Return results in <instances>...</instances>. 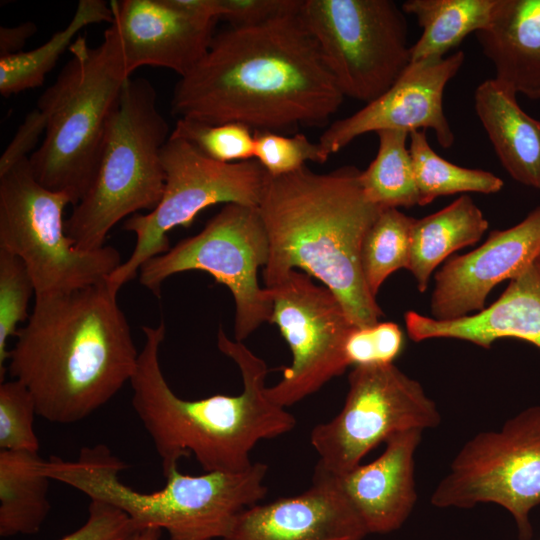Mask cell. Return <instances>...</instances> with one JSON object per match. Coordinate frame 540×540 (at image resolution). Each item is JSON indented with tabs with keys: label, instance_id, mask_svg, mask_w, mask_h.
<instances>
[{
	"label": "cell",
	"instance_id": "37",
	"mask_svg": "<svg viewBox=\"0 0 540 540\" xmlns=\"http://www.w3.org/2000/svg\"><path fill=\"white\" fill-rule=\"evenodd\" d=\"M33 22H24L13 27L0 28V57L22 52L27 40L36 32Z\"/></svg>",
	"mask_w": 540,
	"mask_h": 540
},
{
	"label": "cell",
	"instance_id": "17",
	"mask_svg": "<svg viewBox=\"0 0 540 540\" xmlns=\"http://www.w3.org/2000/svg\"><path fill=\"white\" fill-rule=\"evenodd\" d=\"M540 251V206L521 222L493 230L475 250L449 259L435 275L431 317L455 320L485 309L491 290L518 275Z\"/></svg>",
	"mask_w": 540,
	"mask_h": 540
},
{
	"label": "cell",
	"instance_id": "31",
	"mask_svg": "<svg viewBox=\"0 0 540 540\" xmlns=\"http://www.w3.org/2000/svg\"><path fill=\"white\" fill-rule=\"evenodd\" d=\"M35 288L24 262L0 248V381L7 371V341L16 336L17 325L28 320V304Z\"/></svg>",
	"mask_w": 540,
	"mask_h": 540
},
{
	"label": "cell",
	"instance_id": "19",
	"mask_svg": "<svg viewBox=\"0 0 540 540\" xmlns=\"http://www.w3.org/2000/svg\"><path fill=\"white\" fill-rule=\"evenodd\" d=\"M422 432L395 434L375 460L334 476L368 534L399 529L413 511L417 502L415 453Z\"/></svg>",
	"mask_w": 540,
	"mask_h": 540
},
{
	"label": "cell",
	"instance_id": "2",
	"mask_svg": "<svg viewBox=\"0 0 540 540\" xmlns=\"http://www.w3.org/2000/svg\"><path fill=\"white\" fill-rule=\"evenodd\" d=\"M117 294L106 280L35 296L9 350L7 371L29 389L38 416L77 423L130 382L139 353Z\"/></svg>",
	"mask_w": 540,
	"mask_h": 540
},
{
	"label": "cell",
	"instance_id": "11",
	"mask_svg": "<svg viewBox=\"0 0 540 540\" xmlns=\"http://www.w3.org/2000/svg\"><path fill=\"white\" fill-rule=\"evenodd\" d=\"M269 257V241L257 207L226 204L196 235L178 242L139 269V282L160 297L161 285L174 274L203 271L226 286L235 302V340L242 342L269 322L272 299L257 279Z\"/></svg>",
	"mask_w": 540,
	"mask_h": 540
},
{
	"label": "cell",
	"instance_id": "20",
	"mask_svg": "<svg viewBox=\"0 0 540 540\" xmlns=\"http://www.w3.org/2000/svg\"><path fill=\"white\" fill-rule=\"evenodd\" d=\"M404 320L415 342L449 338L488 349L498 339L516 338L540 349V251L483 311L448 321L408 311Z\"/></svg>",
	"mask_w": 540,
	"mask_h": 540
},
{
	"label": "cell",
	"instance_id": "14",
	"mask_svg": "<svg viewBox=\"0 0 540 540\" xmlns=\"http://www.w3.org/2000/svg\"><path fill=\"white\" fill-rule=\"evenodd\" d=\"M267 289L273 304L269 322L278 326L292 353L291 365L267 394L286 408L345 372L350 366L345 343L356 326L338 298L306 273L291 270Z\"/></svg>",
	"mask_w": 540,
	"mask_h": 540
},
{
	"label": "cell",
	"instance_id": "16",
	"mask_svg": "<svg viewBox=\"0 0 540 540\" xmlns=\"http://www.w3.org/2000/svg\"><path fill=\"white\" fill-rule=\"evenodd\" d=\"M115 38L129 75L143 66L170 69L180 77L206 54L218 20L195 15L175 0H111Z\"/></svg>",
	"mask_w": 540,
	"mask_h": 540
},
{
	"label": "cell",
	"instance_id": "1",
	"mask_svg": "<svg viewBox=\"0 0 540 540\" xmlns=\"http://www.w3.org/2000/svg\"><path fill=\"white\" fill-rule=\"evenodd\" d=\"M300 10L215 34L203 58L176 83L171 113L277 133L326 125L345 97Z\"/></svg>",
	"mask_w": 540,
	"mask_h": 540
},
{
	"label": "cell",
	"instance_id": "23",
	"mask_svg": "<svg viewBox=\"0 0 540 540\" xmlns=\"http://www.w3.org/2000/svg\"><path fill=\"white\" fill-rule=\"evenodd\" d=\"M488 227L481 209L466 194L433 214L414 219L408 270L418 290L424 293L439 264L455 251L477 243Z\"/></svg>",
	"mask_w": 540,
	"mask_h": 540
},
{
	"label": "cell",
	"instance_id": "26",
	"mask_svg": "<svg viewBox=\"0 0 540 540\" xmlns=\"http://www.w3.org/2000/svg\"><path fill=\"white\" fill-rule=\"evenodd\" d=\"M112 20L109 2L80 0L67 26L45 43L33 50L0 57V94L9 97L42 86L47 74L83 28L104 22L111 24Z\"/></svg>",
	"mask_w": 540,
	"mask_h": 540
},
{
	"label": "cell",
	"instance_id": "29",
	"mask_svg": "<svg viewBox=\"0 0 540 540\" xmlns=\"http://www.w3.org/2000/svg\"><path fill=\"white\" fill-rule=\"evenodd\" d=\"M414 219L399 209H383L367 231L361 247V266L373 296L376 297L389 275L409 269L410 230Z\"/></svg>",
	"mask_w": 540,
	"mask_h": 540
},
{
	"label": "cell",
	"instance_id": "27",
	"mask_svg": "<svg viewBox=\"0 0 540 540\" xmlns=\"http://www.w3.org/2000/svg\"><path fill=\"white\" fill-rule=\"evenodd\" d=\"M376 134L377 154L359 173L366 199L382 209L419 205L413 160L407 146L409 134L400 130H382Z\"/></svg>",
	"mask_w": 540,
	"mask_h": 540
},
{
	"label": "cell",
	"instance_id": "25",
	"mask_svg": "<svg viewBox=\"0 0 540 540\" xmlns=\"http://www.w3.org/2000/svg\"><path fill=\"white\" fill-rule=\"evenodd\" d=\"M497 0H408L401 8L413 15L422 33L411 45V62L445 57L471 33L490 21Z\"/></svg>",
	"mask_w": 540,
	"mask_h": 540
},
{
	"label": "cell",
	"instance_id": "4",
	"mask_svg": "<svg viewBox=\"0 0 540 540\" xmlns=\"http://www.w3.org/2000/svg\"><path fill=\"white\" fill-rule=\"evenodd\" d=\"M145 342L130 380L132 406L161 460L163 475L193 456L205 472H238L253 462L250 453L261 440L290 432L295 417L267 394L268 368L242 342L229 339L222 327L218 349L238 366L243 389L239 395H213L186 400L170 388L162 372L160 346L163 321L143 326Z\"/></svg>",
	"mask_w": 540,
	"mask_h": 540
},
{
	"label": "cell",
	"instance_id": "30",
	"mask_svg": "<svg viewBox=\"0 0 540 540\" xmlns=\"http://www.w3.org/2000/svg\"><path fill=\"white\" fill-rule=\"evenodd\" d=\"M170 135L187 141L203 155L218 162L254 159V131L241 123L209 124L180 118Z\"/></svg>",
	"mask_w": 540,
	"mask_h": 540
},
{
	"label": "cell",
	"instance_id": "28",
	"mask_svg": "<svg viewBox=\"0 0 540 540\" xmlns=\"http://www.w3.org/2000/svg\"><path fill=\"white\" fill-rule=\"evenodd\" d=\"M409 140L419 206L457 193L493 194L504 186L503 180L489 171L461 167L442 158L430 146L424 130L410 133Z\"/></svg>",
	"mask_w": 540,
	"mask_h": 540
},
{
	"label": "cell",
	"instance_id": "22",
	"mask_svg": "<svg viewBox=\"0 0 540 540\" xmlns=\"http://www.w3.org/2000/svg\"><path fill=\"white\" fill-rule=\"evenodd\" d=\"M516 96L494 79L485 80L474 93L475 111L507 173L540 190V121L522 110Z\"/></svg>",
	"mask_w": 540,
	"mask_h": 540
},
{
	"label": "cell",
	"instance_id": "18",
	"mask_svg": "<svg viewBox=\"0 0 540 540\" xmlns=\"http://www.w3.org/2000/svg\"><path fill=\"white\" fill-rule=\"evenodd\" d=\"M367 535L335 477L315 469L307 490L246 508L222 540H363Z\"/></svg>",
	"mask_w": 540,
	"mask_h": 540
},
{
	"label": "cell",
	"instance_id": "38",
	"mask_svg": "<svg viewBox=\"0 0 540 540\" xmlns=\"http://www.w3.org/2000/svg\"><path fill=\"white\" fill-rule=\"evenodd\" d=\"M162 530L159 528H144L135 530L126 540H160Z\"/></svg>",
	"mask_w": 540,
	"mask_h": 540
},
{
	"label": "cell",
	"instance_id": "9",
	"mask_svg": "<svg viewBox=\"0 0 540 540\" xmlns=\"http://www.w3.org/2000/svg\"><path fill=\"white\" fill-rule=\"evenodd\" d=\"M165 186L158 205L123 224L136 236L129 258L108 277L112 290L134 279L141 266L170 250L168 233L188 228L204 209L224 203L258 207L268 173L255 160L224 163L210 159L187 141L169 136L162 153Z\"/></svg>",
	"mask_w": 540,
	"mask_h": 540
},
{
	"label": "cell",
	"instance_id": "21",
	"mask_svg": "<svg viewBox=\"0 0 540 540\" xmlns=\"http://www.w3.org/2000/svg\"><path fill=\"white\" fill-rule=\"evenodd\" d=\"M497 83L540 99V0H497L489 23L475 33Z\"/></svg>",
	"mask_w": 540,
	"mask_h": 540
},
{
	"label": "cell",
	"instance_id": "33",
	"mask_svg": "<svg viewBox=\"0 0 540 540\" xmlns=\"http://www.w3.org/2000/svg\"><path fill=\"white\" fill-rule=\"evenodd\" d=\"M330 155L303 133L292 136L254 131V159L273 177L293 173L308 161L324 163Z\"/></svg>",
	"mask_w": 540,
	"mask_h": 540
},
{
	"label": "cell",
	"instance_id": "24",
	"mask_svg": "<svg viewBox=\"0 0 540 540\" xmlns=\"http://www.w3.org/2000/svg\"><path fill=\"white\" fill-rule=\"evenodd\" d=\"M38 452L0 450V536L33 535L45 522L50 478Z\"/></svg>",
	"mask_w": 540,
	"mask_h": 540
},
{
	"label": "cell",
	"instance_id": "13",
	"mask_svg": "<svg viewBox=\"0 0 540 540\" xmlns=\"http://www.w3.org/2000/svg\"><path fill=\"white\" fill-rule=\"evenodd\" d=\"M440 423L436 403L394 363L355 366L341 411L311 431L310 443L319 456L315 469L345 474L393 435Z\"/></svg>",
	"mask_w": 540,
	"mask_h": 540
},
{
	"label": "cell",
	"instance_id": "3",
	"mask_svg": "<svg viewBox=\"0 0 540 540\" xmlns=\"http://www.w3.org/2000/svg\"><path fill=\"white\" fill-rule=\"evenodd\" d=\"M359 173L354 166L316 173L305 165L268 174L257 208L269 241L265 287L301 269L338 298L356 327H370L383 312L367 287L361 247L383 209L366 199Z\"/></svg>",
	"mask_w": 540,
	"mask_h": 540
},
{
	"label": "cell",
	"instance_id": "8",
	"mask_svg": "<svg viewBox=\"0 0 540 540\" xmlns=\"http://www.w3.org/2000/svg\"><path fill=\"white\" fill-rule=\"evenodd\" d=\"M69 204L73 202L67 193L35 179L28 157L0 175V248L24 262L35 296L102 283L122 263L112 246L91 251L75 246L65 229Z\"/></svg>",
	"mask_w": 540,
	"mask_h": 540
},
{
	"label": "cell",
	"instance_id": "12",
	"mask_svg": "<svg viewBox=\"0 0 540 540\" xmlns=\"http://www.w3.org/2000/svg\"><path fill=\"white\" fill-rule=\"evenodd\" d=\"M431 503L460 509L499 505L512 515L519 539L530 540V513L540 504V405L468 440L433 491Z\"/></svg>",
	"mask_w": 540,
	"mask_h": 540
},
{
	"label": "cell",
	"instance_id": "7",
	"mask_svg": "<svg viewBox=\"0 0 540 540\" xmlns=\"http://www.w3.org/2000/svg\"><path fill=\"white\" fill-rule=\"evenodd\" d=\"M170 134L153 85L130 78L109 121L94 178L65 221L76 247H104L119 221L158 205L165 186L161 153Z\"/></svg>",
	"mask_w": 540,
	"mask_h": 540
},
{
	"label": "cell",
	"instance_id": "15",
	"mask_svg": "<svg viewBox=\"0 0 540 540\" xmlns=\"http://www.w3.org/2000/svg\"><path fill=\"white\" fill-rule=\"evenodd\" d=\"M464 60V52L456 51L439 59L410 62L385 93L330 124L319 144L331 155L367 133L400 130L410 134L432 129L439 145L450 148L455 137L444 113L443 94Z\"/></svg>",
	"mask_w": 540,
	"mask_h": 540
},
{
	"label": "cell",
	"instance_id": "6",
	"mask_svg": "<svg viewBox=\"0 0 540 540\" xmlns=\"http://www.w3.org/2000/svg\"><path fill=\"white\" fill-rule=\"evenodd\" d=\"M126 468L103 444L83 447L76 460L51 456L42 464L51 480L119 508L135 529L166 530L169 540H222L236 517L267 493L268 466L261 462L238 472L201 475L183 474L175 466L164 475L165 485L150 493L121 481L119 474Z\"/></svg>",
	"mask_w": 540,
	"mask_h": 540
},
{
	"label": "cell",
	"instance_id": "5",
	"mask_svg": "<svg viewBox=\"0 0 540 540\" xmlns=\"http://www.w3.org/2000/svg\"><path fill=\"white\" fill-rule=\"evenodd\" d=\"M56 81L19 126L0 158V174L28 157L35 179L67 193L75 206L88 190L109 121L131 75L115 38L90 47L79 35Z\"/></svg>",
	"mask_w": 540,
	"mask_h": 540
},
{
	"label": "cell",
	"instance_id": "36",
	"mask_svg": "<svg viewBox=\"0 0 540 540\" xmlns=\"http://www.w3.org/2000/svg\"><path fill=\"white\" fill-rule=\"evenodd\" d=\"M379 364H391L403 347V334L393 322H378L371 326Z\"/></svg>",
	"mask_w": 540,
	"mask_h": 540
},
{
	"label": "cell",
	"instance_id": "32",
	"mask_svg": "<svg viewBox=\"0 0 540 540\" xmlns=\"http://www.w3.org/2000/svg\"><path fill=\"white\" fill-rule=\"evenodd\" d=\"M38 416L29 389L19 380L0 384V450L38 452L39 440L34 429Z\"/></svg>",
	"mask_w": 540,
	"mask_h": 540
},
{
	"label": "cell",
	"instance_id": "34",
	"mask_svg": "<svg viewBox=\"0 0 540 540\" xmlns=\"http://www.w3.org/2000/svg\"><path fill=\"white\" fill-rule=\"evenodd\" d=\"M135 530L128 515L100 500H91L86 522L59 540H126Z\"/></svg>",
	"mask_w": 540,
	"mask_h": 540
},
{
	"label": "cell",
	"instance_id": "35",
	"mask_svg": "<svg viewBox=\"0 0 540 540\" xmlns=\"http://www.w3.org/2000/svg\"><path fill=\"white\" fill-rule=\"evenodd\" d=\"M303 0H216L218 19L232 27L254 26L298 11Z\"/></svg>",
	"mask_w": 540,
	"mask_h": 540
},
{
	"label": "cell",
	"instance_id": "10",
	"mask_svg": "<svg viewBox=\"0 0 540 540\" xmlns=\"http://www.w3.org/2000/svg\"><path fill=\"white\" fill-rule=\"evenodd\" d=\"M301 17L344 97L365 104L411 62L405 13L391 0H303Z\"/></svg>",
	"mask_w": 540,
	"mask_h": 540
}]
</instances>
